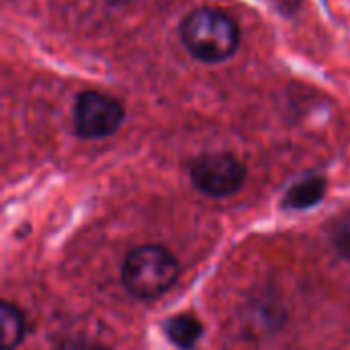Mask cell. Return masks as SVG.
<instances>
[{"instance_id": "obj_1", "label": "cell", "mask_w": 350, "mask_h": 350, "mask_svg": "<svg viewBox=\"0 0 350 350\" xmlns=\"http://www.w3.org/2000/svg\"><path fill=\"white\" fill-rule=\"evenodd\" d=\"M178 33L187 51L205 64L230 59L240 45V27L236 18L213 6H201L189 12L183 18Z\"/></svg>"}, {"instance_id": "obj_2", "label": "cell", "mask_w": 350, "mask_h": 350, "mask_svg": "<svg viewBox=\"0 0 350 350\" xmlns=\"http://www.w3.org/2000/svg\"><path fill=\"white\" fill-rule=\"evenodd\" d=\"M178 275L180 265L176 256L160 244L133 248L121 269V281L127 293L146 301L168 293Z\"/></svg>"}, {"instance_id": "obj_3", "label": "cell", "mask_w": 350, "mask_h": 350, "mask_svg": "<svg viewBox=\"0 0 350 350\" xmlns=\"http://www.w3.org/2000/svg\"><path fill=\"white\" fill-rule=\"evenodd\" d=\"M246 180V166L230 152H207L191 164L193 187L213 199L236 195Z\"/></svg>"}, {"instance_id": "obj_4", "label": "cell", "mask_w": 350, "mask_h": 350, "mask_svg": "<svg viewBox=\"0 0 350 350\" xmlns=\"http://www.w3.org/2000/svg\"><path fill=\"white\" fill-rule=\"evenodd\" d=\"M72 119L80 137L103 139L119 131L125 119V109L115 96L98 90H86L78 94Z\"/></svg>"}, {"instance_id": "obj_5", "label": "cell", "mask_w": 350, "mask_h": 350, "mask_svg": "<svg viewBox=\"0 0 350 350\" xmlns=\"http://www.w3.org/2000/svg\"><path fill=\"white\" fill-rule=\"evenodd\" d=\"M328 191V180L322 174H306L295 180L283 195V209L306 211L316 207Z\"/></svg>"}, {"instance_id": "obj_6", "label": "cell", "mask_w": 350, "mask_h": 350, "mask_svg": "<svg viewBox=\"0 0 350 350\" xmlns=\"http://www.w3.org/2000/svg\"><path fill=\"white\" fill-rule=\"evenodd\" d=\"M164 334L168 342L178 350H195L203 338V324L193 314H176L164 322Z\"/></svg>"}, {"instance_id": "obj_7", "label": "cell", "mask_w": 350, "mask_h": 350, "mask_svg": "<svg viewBox=\"0 0 350 350\" xmlns=\"http://www.w3.org/2000/svg\"><path fill=\"white\" fill-rule=\"evenodd\" d=\"M0 318H2V340H0V349H18V345L23 342L25 332H27V320H25L23 310L16 304H12V301L6 299L0 306Z\"/></svg>"}, {"instance_id": "obj_8", "label": "cell", "mask_w": 350, "mask_h": 350, "mask_svg": "<svg viewBox=\"0 0 350 350\" xmlns=\"http://www.w3.org/2000/svg\"><path fill=\"white\" fill-rule=\"evenodd\" d=\"M330 238H332L336 252L350 262V211H347L345 215H340L334 221V226L330 230Z\"/></svg>"}, {"instance_id": "obj_9", "label": "cell", "mask_w": 350, "mask_h": 350, "mask_svg": "<svg viewBox=\"0 0 350 350\" xmlns=\"http://www.w3.org/2000/svg\"><path fill=\"white\" fill-rule=\"evenodd\" d=\"M55 350H109L105 345H100L98 340L86 338V336H72L66 338L57 345Z\"/></svg>"}, {"instance_id": "obj_10", "label": "cell", "mask_w": 350, "mask_h": 350, "mask_svg": "<svg viewBox=\"0 0 350 350\" xmlns=\"http://www.w3.org/2000/svg\"><path fill=\"white\" fill-rule=\"evenodd\" d=\"M111 4H119V2H123V0H109Z\"/></svg>"}]
</instances>
